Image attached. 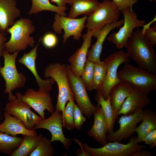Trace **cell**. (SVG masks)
Here are the masks:
<instances>
[{
    "instance_id": "obj_2",
    "label": "cell",
    "mask_w": 156,
    "mask_h": 156,
    "mask_svg": "<svg viewBox=\"0 0 156 156\" xmlns=\"http://www.w3.org/2000/svg\"><path fill=\"white\" fill-rule=\"evenodd\" d=\"M35 31V27L30 19L20 18L15 21L6 33L10 34L9 40L4 44L5 50L10 54L24 50L28 46H35V41L30 36Z\"/></svg>"
},
{
    "instance_id": "obj_35",
    "label": "cell",
    "mask_w": 156,
    "mask_h": 156,
    "mask_svg": "<svg viewBox=\"0 0 156 156\" xmlns=\"http://www.w3.org/2000/svg\"><path fill=\"white\" fill-rule=\"evenodd\" d=\"M73 118L74 127L77 130H80L86 119L83 115L81 110L75 104L74 109Z\"/></svg>"
},
{
    "instance_id": "obj_20",
    "label": "cell",
    "mask_w": 156,
    "mask_h": 156,
    "mask_svg": "<svg viewBox=\"0 0 156 156\" xmlns=\"http://www.w3.org/2000/svg\"><path fill=\"white\" fill-rule=\"evenodd\" d=\"M17 4L15 0H0V34H6L8 29L20 16Z\"/></svg>"
},
{
    "instance_id": "obj_40",
    "label": "cell",
    "mask_w": 156,
    "mask_h": 156,
    "mask_svg": "<svg viewBox=\"0 0 156 156\" xmlns=\"http://www.w3.org/2000/svg\"><path fill=\"white\" fill-rule=\"evenodd\" d=\"M153 155L150 151L142 149L135 153L133 156H152Z\"/></svg>"
},
{
    "instance_id": "obj_41",
    "label": "cell",
    "mask_w": 156,
    "mask_h": 156,
    "mask_svg": "<svg viewBox=\"0 0 156 156\" xmlns=\"http://www.w3.org/2000/svg\"><path fill=\"white\" fill-rule=\"evenodd\" d=\"M51 2L55 3L59 7L66 6V4L68 3L67 0H51Z\"/></svg>"
},
{
    "instance_id": "obj_24",
    "label": "cell",
    "mask_w": 156,
    "mask_h": 156,
    "mask_svg": "<svg viewBox=\"0 0 156 156\" xmlns=\"http://www.w3.org/2000/svg\"><path fill=\"white\" fill-rule=\"evenodd\" d=\"M71 6L68 17L76 18L82 14L89 16L99 5L98 0H67Z\"/></svg>"
},
{
    "instance_id": "obj_36",
    "label": "cell",
    "mask_w": 156,
    "mask_h": 156,
    "mask_svg": "<svg viewBox=\"0 0 156 156\" xmlns=\"http://www.w3.org/2000/svg\"><path fill=\"white\" fill-rule=\"evenodd\" d=\"M142 32L146 38L149 42L154 45L156 44V22L154 23L151 27L142 30Z\"/></svg>"
},
{
    "instance_id": "obj_43",
    "label": "cell",
    "mask_w": 156,
    "mask_h": 156,
    "mask_svg": "<svg viewBox=\"0 0 156 156\" xmlns=\"http://www.w3.org/2000/svg\"><path fill=\"white\" fill-rule=\"evenodd\" d=\"M148 1L150 2H152V1H154L155 2L156 1V0H148Z\"/></svg>"
},
{
    "instance_id": "obj_23",
    "label": "cell",
    "mask_w": 156,
    "mask_h": 156,
    "mask_svg": "<svg viewBox=\"0 0 156 156\" xmlns=\"http://www.w3.org/2000/svg\"><path fill=\"white\" fill-rule=\"evenodd\" d=\"M133 89L128 82L121 80L114 86L110 90L109 97L111 105L117 116L123 103Z\"/></svg>"
},
{
    "instance_id": "obj_42",
    "label": "cell",
    "mask_w": 156,
    "mask_h": 156,
    "mask_svg": "<svg viewBox=\"0 0 156 156\" xmlns=\"http://www.w3.org/2000/svg\"><path fill=\"white\" fill-rule=\"evenodd\" d=\"M78 156H90L88 153L85 151L82 148L78 150L77 153Z\"/></svg>"
},
{
    "instance_id": "obj_16",
    "label": "cell",
    "mask_w": 156,
    "mask_h": 156,
    "mask_svg": "<svg viewBox=\"0 0 156 156\" xmlns=\"http://www.w3.org/2000/svg\"><path fill=\"white\" fill-rule=\"evenodd\" d=\"M41 41L40 38L36 46L29 52L24 53L18 60L20 64L25 66L32 73L38 86V90L42 92L50 93L53 89V86L55 82L51 78L44 79L38 75L36 68V61L37 57V51L40 43Z\"/></svg>"
},
{
    "instance_id": "obj_19",
    "label": "cell",
    "mask_w": 156,
    "mask_h": 156,
    "mask_svg": "<svg viewBox=\"0 0 156 156\" xmlns=\"http://www.w3.org/2000/svg\"><path fill=\"white\" fill-rule=\"evenodd\" d=\"M148 94L133 88V90L122 104L117 114L128 115L142 109L151 102Z\"/></svg>"
},
{
    "instance_id": "obj_38",
    "label": "cell",
    "mask_w": 156,
    "mask_h": 156,
    "mask_svg": "<svg viewBox=\"0 0 156 156\" xmlns=\"http://www.w3.org/2000/svg\"><path fill=\"white\" fill-rule=\"evenodd\" d=\"M150 145L153 148L156 145V129L151 131L146 134L142 140L141 142Z\"/></svg>"
},
{
    "instance_id": "obj_10",
    "label": "cell",
    "mask_w": 156,
    "mask_h": 156,
    "mask_svg": "<svg viewBox=\"0 0 156 156\" xmlns=\"http://www.w3.org/2000/svg\"><path fill=\"white\" fill-rule=\"evenodd\" d=\"M88 17L85 15L79 18H72L56 13L55 14L52 28L54 31L58 34L62 33L63 30V42L65 43L68 38L72 36L76 40H79L83 29L86 27L85 23Z\"/></svg>"
},
{
    "instance_id": "obj_7",
    "label": "cell",
    "mask_w": 156,
    "mask_h": 156,
    "mask_svg": "<svg viewBox=\"0 0 156 156\" xmlns=\"http://www.w3.org/2000/svg\"><path fill=\"white\" fill-rule=\"evenodd\" d=\"M124 17L122 26L117 32L110 34L107 38L108 41L114 44L119 49L126 47L128 41L131 37L135 29L143 26L146 22L138 19V16L132 9H128L121 11Z\"/></svg>"
},
{
    "instance_id": "obj_14",
    "label": "cell",
    "mask_w": 156,
    "mask_h": 156,
    "mask_svg": "<svg viewBox=\"0 0 156 156\" xmlns=\"http://www.w3.org/2000/svg\"><path fill=\"white\" fill-rule=\"evenodd\" d=\"M143 114V109H141L132 114L122 116L118 122L119 129L107 135V141L120 142L129 138L135 132L138 124L142 120Z\"/></svg>"
},
{
    "instance_id": "obj_31",
    "label": "cell",
    "mask_w": 156,
    "mask_h": 156,
    "mask_svg": "<svg viewBox=\"0 0 156 156\" xmlns=\"http://www.w3.org/2000/svg\"><path fill=\"white\" fill-rule=\"evenodd\" d=\"M50 140L42 135L35 149L29 156H52L54 150Z\"/></svg>"
},
{
    "instance_id": "obj_15",
    "label": "cell",
    "mask_w": 156,
    "mask_h": 156,
    "mask_svg": "<svg viewBox=\"0 0 156 156\" xmlns=\"http://www.w3.org/2000/svg\"><path fill=\"white\" fill-rule=\"evenodd\" d=\"M21 99L36 111L42 119L45 118L46 109L51 114L54 112L50 93L30 88L26 90L23 95L22 94Z\"/></svg>"
},
{
    "instance_id": "obj_17",
    "label": "cell",
    "mask_w": 156,
    "mask_h": 156,
    "mask_svg": "<svg viewBox=\"0 0 156 156\" xmlns=\"http://www.w3.org/2000/svg\"><path fill=\"white\" fill-rule=\"evenodd\" d=\"M94 30L87 29V32L82 36L83 42L81 47L68 60L70 68L76 76L81 77L86 60L89 49L91 46L92 35Z\"/></svg>"
},
{
    "instance_id": "obj_12",
    "label": "cell",
    "mask_w": 156,
    "mask_h": 156,
    "mask_svg": "<svg viewBox=\"0 0 156 156\" xmlns=\"http://www.w3.org/2000/svg\"><path fill=\"white\" fill-rule=\"evenodd\" d=\"M21 95L20 92L17 93L16 98L7 103L4 110L5 112L20 119L27 128L33 130L35 125L42 119L33 112L31 107L22 100Z\"/></svg>"
},
{
    "instance_id": "obj_28",
    "label": "cell",
    "mask_w": 156,
    "mask_h": 156,
    "mask_svg": "<svg viewBox=\"0 0 156 156\" xmlns=\"http://www.w3.org/2000/svg\"><path fill=\"white\" fill-rule=\"evenodd\" d=\"M32 5L29 14H36L43 11H49L64 16H66L65 11L68 9L66 6L61 7L51 4L49 0H31Z\"/></svg>"
},
{
    "instance_id": "obj_33",
    "label": "cell",
    "mask_w": 156,
    "mask_h": 156,
    "mask_svg": "<svg viewBox=\"0 0 156 156\" xmlns=\"http://www.w3.org/2000/svg\"><path fill=\"white\" fill-rule=\"evenodd\" d=\"M94 62L86 60L81 77L84 82L86 90L88 91L93 89Z\"/></svg>"
},
{
    "instance_id": "obj_21",
    "label": "cell",
    "mask_w": 156,
    "mask_h": 156,
    "mask_svg": "<svg viewBox=\"0 0 156 156\" xmlns=\"http://www.w3.org/2000/svg\"><path fill=\"white\" fill-rule=\"evenodd\" d=\"M97 105L98 107L93 114V125L87 133L89 136L103 146L108 143L107 124L101 108L100 106Z\"/></svg>"
},
{
    "instance_id": "obj_39",
    "label": "cell",
    "mask_w": 156,
    "mask_h": 156,
    "mask_svg": "<svg viewBox=\"0 0 156 156\" xmlns=\"http://www.w3.org/2000/svg\"><path fill=\"white\" fill-rule=\"evenodd\" d=\"M6 35L3 34H0V57H3V52L5 50L4 44L7 40Z\"/></svg>"
},
{
    "instance_id": "obj_26",
    "label": "cell",
    "mask_w": 156,
    "mask_h": 156,
    "mask_svg": "<svg viewBox=\"0 0 156 156\" xmlns=\"http://www.w3.org/2000/svg\"><path fill=\"white\" fill-rule=\"evenodd\" d=\"M96 92L95 99L97 105L101 108L106 119L108 126L107 133L109 134L114 131V124L118 117L111 105L109 97L105 99L101 90Z\"/></svg>"
},
{
    "instance_id": "obj_13",
    "label": "cell",
    "mask_w": 156,
    "mask_h": 156,
    "mask_svg": "<svg viewBox=\"0 0 156 156\" xmlns=\"http://www.w3.org/2000/svg\"><path fill=\"white\" fill-rule=\"evenodd\" d=\"M63 121L61 112L56 110L49 117L42 119L36 124L33 129L35 130L44 129L49 130L51 134V142L59 141L62 143L64 148L68 150L72 139L66 138L62 130Z\"/></svg>"
},
{
    "instance_id": "obj_34",
    "label": "cell",
    "mask_w": 156,
    "mask_h": 156,
    "mask_svg": "<svg viewBox=\"0 0 156 156\" xmlns=\"http://www.w3.org/2000/svg\"><path fill=\"white\" fill-rule=\"evenodd\" d=\"M58 41L56 35L52 32L47 33L41 38L42 44L44 47L48 49L55 47L57 45Z\"/></svg>"
},
{
    "instance_id": "obj_30",
    "label": "cell",
    "mask_w": 156,
    "mask_h": 156,
    "mask_svg": "<svg viewBox=\"0 0 156 156\" xmlns=\"http://www.w3.org/2000/svg\"><path fill=\"white\" fill-rule=\"evenodd\" d=\"M93 88L96 91L100 90L105 80L107 66L104 61L94 62Z\"/></svg>"
},
{
    "instance_id": "obj_22",
    "label": "cell",
    "mask_w": 156,
    "mask_h": 156,
    "mask_svg": "<svg viewBox=\"0 0 156 156\" xmlns=\"http://www.w3.org/2000/svg\"><path fill=\"white\" fill-rule=\"evenodd\" d=\"M3 116L4 121L0 124V130L2 132L12 136H16L18 134L37 135L35 130L27 128L25 124L18 118L6 112Z\"/></svg>"
},
{
    "instance_id": "obj_8",
    "label": "cell",
    "mask_w": 156,
    "mask_h": 156,
    "mask_svg": "<svg viewBox=\"0 0 156 156\" xmlns=\"http://www.w3.org/2000/svg\"><path fill=\"white\" fill-rule=\"evenodd\" d=\"M120 12L112 0H104L88 17L86 27L91 30H99L107 24L118 21Z\"/></svg>"
},
{
    "instance_id": "obj_9",
    "label": "cell",
    "mask_w": 156,
    "mask_h": 156,
    "mask_svg": "<svg viewBox=\"0 0 156 156\" xmlns=\"http://www.w3.org/2000/svg\"><path fill=\"white\" fill-rule=\"evenodd\" d=\"M130 58L127 53L122 50L116 51L105 59L107 66L106 77L101 90L103 97L107 99L112 88L121 80L117 76L118 69L122 64L128 63Z\"/></svg>"
},
{
    "instance_id": "obj_4",
    "label": "cell",
    "mask_w": 156,
    "mask_h": 156,
    "mask_svg": "<svg viewBox=\"0 0 156 156\" xmlns=\"http://www.w3.org/2000/svg\"><path fill=\"white\" fill-rule=\"evenodd\" d=\"M19 52L16 51L10 54L4 50L3 53L4 57V66L0 65V74L5 81L4 93L8 94L9 101L16 98L13 95L12 91L17 88L23 87L27 78L24 74L19 73L16 67V59Z\"/></svg>"
},
{
    "instance_id": "obj_11",
    "label": "cell",
    "mask_w": 156,
    "mask_h": 156,
    "mask_svg": "<svg viewBox=\"0 0 156 156\" xmlns=\"http://www.w3.org/2000/svg\"><path fill=\"white\" fill-rule=\"evenodd\" d=\"M66 67L70 85L77 105L83 114L89 118L93 115L98 106H95L91 102L81 77L75 75L71 70L69 65H67Z\"/></svg>"
},
{
    "instance_id": "obj_5",
    "label": "cell",
    "mask_w": 156,
    "mask_h": 156,
    "mask_svg": "<svg viewBox=\"0 0 156 156\" xmlns=\"http://www.w3.org/2000/svg\"><path fill=\"white\" fill-rule=\"evenodd\" d=\"M117 76L121 80L128 82L133 88L148 94L156 90V74L131 64H125L118 71Z\"/></svg>"
},
{
    "instance_id": "obj_18",
    "label": "cell",
    "mask_w": 156,
    "mask_h": 156,
    "mask_svg": "<svg viewBox=\"0 0 156 156\" xmlns=\"http://www.w3.org/2000/svg\"><path fill=\"white\" fill-rule=\"evenodd\" d=\"M124 19H122L107 24L101 29L94 30L92 36L96 38V42L88 50L86 60L95 62L100 61V55L103 49V44L109 32L113 29L119 27L123 24Z\"/></svg>"
},
{
    "instance_id": "obj_29",
    "label": "cell",
    "mask_w": 156,
    "mask_h": 156,
    "mask_svg": "<svg viewBox=\"0 0 156 156\" xmlns=\"http://www.w3.org/2000/svg\"><path fill=\"white\" fill-rule=\"evenodd\" d=\"M22 138L12 136L0 130V152L11 156L18 147Z\"/></svg>"
},
{
    "instance_id": "obj_1",
    "label": "cell",
    "mask_w": 156,
    "mask_h": 156,
    "mask_svg": "<svg viewBox=\"0 0 156 156\" xmlns=\"http://www.w3.org/2000/svg\"><path fill=\"white\" fill-rule=\"evenodd\" d=\"M154 46L146 38L142 29L138 28L133 31L126 47L129 57L139 68L156 74V55Z\"/></svg>"
},
{
    "instance_id": "obj_27",
    "label": "cell",
    "mask_w": 156,
    "mask_h": 156,
    "mask_svg": "<svg viewBox=\"0 0 156 156\" xmlns=\"http://www.w3.org/2000/svg\"><path fill=\"white\" fill-rule=\"evenodd\" d=\"M42 136L23 135L22 141L18 147L11 156H27L35 149Z\"/></svg>"
},
{
    "instance_id": "obj_6",
    "label": "cell",
    "mask_w": 156,
    "mask_h": 156,
    "mask_svg": "<svg viewBox=\"0 0 156 156\" xmlns=\"http://www.w3.org/2000/svg\"><path fill=\"white\" fill-rule=\"evenodd\" d=\"M77 141L81 148L90 156H133L136 152L146 148L144 146L139 144L137 137L134 136L131 137L126 144L118 142H110L99 148L91 147L87 144Z\"/></svg>"
},
{
    "instance_id": "obj_37",
    "label": "cell",
    "mask_w": 156,
    "mask_h": 156,
    "mask_svg": "<svg viewBox=\"0 0 156 156\" xmlns=\"http://www.w3.org/2000/svg\"><path fill=\"white\" fill-rule=\"evenodd\" d=\"M119 10L121 11L128 9H132L138 0H112Z\"/></svg>"
},
{
    "instance_id": "obj_32",
    "label": "cell",
    "mask_w": 156,
    "mask_h": 156,
    "mask_svg": "<svg viewBox=\"0 0 156 156\" xmlns=\"http://www.w3.org/2000/svg\"><path fill=\"white\" fill-rule=\"evenodd\" d=\"M74 97L69 101L65 106L62 116L63 126L69 130H72L74 128L73 112L74 105Z\"/></svg>"
},
{
    "instance_id": "obj_25",
    "label": "cell",
    "mask_w": 156,
    "mask_h": 156,
    "mask_svg": "<svg viewBox=\"0 0 156 156\" xmlns=\"http://www.w3.org/2000/svg\"><path fill=\"white\" fill-rule=\"evenodd\" d=\"M141 123L136 127L135 132L138 134L137 140L141 142L144 137L148 133L156 129V113L151 109L146 108L143 110Z\"/></svg>"
},
{
    "instance_id": "obj_3",
    "label": "cell",
    "mask_w": 156,
    "mask_h": 156,
    "mask_svg": "<svg viewBox=\"0 0 156 156\" xmlns=\"http://www.w3.org/2000/svg\"><path fill=\"white\" fill-rule=\"evenodd\" d=\"M45 78L53 79L57 84L58 94L55 106L56 110L64 114L66 103L74 97L68 77L66 65L57 62L49 64L45 68Z\"/></svg>"
}]
</instances>
